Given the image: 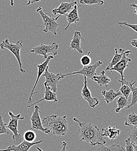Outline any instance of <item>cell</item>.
Wrapping results in <instances>:
<instances>
[{
    "label": "cell",
    "mask_w": 137,
    "mask_h": 151,
    "mask_svg": "<svg viewBox=\"0 0 137 151\" xmlns=\"http://www.w3.org/2000/svg\"><path fill=\"white\" fill-rule=\"evenodd\" d=\"M125 148L121 147V145L115 144H112L110 146H105L104 145H101L99 146L96 151H124Z\"/></svg>",
    "instance_id": "cb8c5ba5"
},
{
    "label": "cell",
    "mask_w": 137,
    "mask_h": 151,
    "mask_svg": "<svg viewBox=\"0 0 137 151\" xmlns=\"http://www.w3.org/2000/svg\"><path fill=\"white\" fill-rule=\"evenodd\" d=\"M103 64V62L100 60H98L95 64L88 66H83L82 69H81L80 70L77 72H74L72 73H70L67 74H64L62 75V78H64L65 77L69 76L74 75H82L84 77H86V78H92L94 76L97 75L96 70L97 68L99 66H100Z\"/></svg>",
    "instance_id": "52a82bcc"
},
{
    "label": "cell",
    "mask_w": 137,
    "mask_h": 151,
    "mask_svg": "<svg viewBox=\"0 0 137 151\" xmlns=\"http://www.w3.org/2000/svg\"><path fill=\"white\" fill-rule=\"evenodd\" d=\"M67 20L68 22L67 26L64 29V31H66L70 27V26L72 23H77V22H80V19L79 17L78 12V6L76 5L74 6V8L70 12L66 15Z\"/></svg>",
    "instance_id": "ac0fdd59"
},
{
    "label": "cell",
    "mask_w": 137,
    "mask_h": 151,
    "mask_svg": "<svg viewBox=\"0 0 137 151\" xmlns=\"http://www.w3.org/2000/svg\"><path fill=\"white\" fill-rule=\"evenodd\" d=\"M76 5H77V1H72L71 2H62L58 7L52 10V13L54 15L59 14V16L54 18L55 20L57 21L61 16H65L74 8Z\"/></svg>",
    "instance_id": "8fae6325"
},
{
    "label": "cell",
    "mask_w": 137,
    "mask_h": 151,
    "mask_svg": "<svg viewBox=\"0 0 137 151\" xmlns=\"http://www.w3.org/2000/svg\"><path fill=\"white\" fill-rule=\"evenodd\" d=\"M83 87L81 90V95L83 96L84 100L88 102L89 106L92 108H95L99 104L98 98L92 97L91 93L88 87V83L86 77H84Z\"/></svg>",
    "instance_id": "4fadbf2b"
},
{
    "label": "cell",
    "mask_w": 137,
    "mask_h": 151,
    "mask_svg": "<svg viewBox=\"0 0 137 151\" xmlns=\"http://www.w3.org/2000/svg\"><path fill=\"white\" fill-rule=\"evenodd\" d=\"M8 114L11 119L9 122L7 123L6 127L8 130L13 133L12 139L15 142V145H18L23 141V138L22 135L20 134L18 130V122L20 120H24L25 117H21L20 113L15 115L11 111L8 112Z\"/></svg>",
    "instance_id": "3957f363"
},
{
    "label": "cell",
    "mask_w": 137,
    "mask_h": 151,
    "mask_svg": "<svg viewBox=\"0 0 137 151\" xmlns=\"http://www.w3.org/2000/svg\"><path fill=\"white\" fill-rule=\"evenodd\" d=\"M43 76L45 77V83L49 86L51 90L55 93H57L58 88L57 85L59 80L63 78L61 73L54 74L52 72H50L49 70V66L47 67L45 72L43 74Z\"/></svg>",
    "instance_id": "9c48e42d"
},
{
    "label": "cell",
    "mask_w": 137,
    "mask_h": 151,
    "mask_svg": "<svg viewBox=\"0 0 137 151\" xmlns=\"http://www.w3.org/2000/svg\"><path fill=\"white\" fill-rule=\"evenodd\" d=\"M125 126L137 127V114L134 112L130 113L125 119Z\"/></svg>",
    "instance_id": "484cf974"
},
{
    "label": "cell",
    "mask_w": 137,
    "mask_h": 151,
    "mask_svg": "<svg viewBox=\"0 0 137 151\" xmlns=\"http://www.w3.org/2000/svg\"><path fill=\"white\" fill-rule=\"evenodd\" d=\"M116 102L117 104V108L115 110L116 113H119L121 110L125 108H127L129 105L128 98H125L123 95L120 96Z\"/></svg>",
    "instance_id": "d4e9b609"
},
{
    "label": "cell",
    "mask_w": 137,
    "mask_h": 151,
    "mask_svg": "<svg viewBox=\"0 0 137 151\" xmlns=\"http://www.w3.org/2000/svg\"><path fill=\"white\" fill-rule=\"evenodd\" d=\"M129 139L131 144L137 145V127H134L133 129L128 132Z\"/></svg>",
    "instance_id": "f1b7e54d"
},
{
    "label": "cell",
    "mask_w": 137,
    "mask_h": 151,
    "mask_svg": "<svg viewBox=\"0 0 137 151\" xmlns=\"http://www.w3.org/2000/svg\"><path fill=\"white\" fill-rule=\"evenodd\" d=\"M126 50H124V49L120 48L118 50L117 48H115V54L113 58L112 61L109 63L108 66L106 68V71L109 70L110 69H112L114 66H115L118 62H119L121 59H122V57L123 56Z\"/></svg>",
    "instance_id": "ffe728a7"
},
{
    "label": "cell",
    "mask_w": 137,
    "mask_h": 151,
    "mask_svg": "<svg viewBox=\"0 0 137 151\" xmlns=\"http://www.w3.org/2000/svg\"><path fill=\"white\" fill-rule=\"evenodd\" d=\"M44 140H40L37 142H34L32 143H30L26 142V141L23 140L20 144L18 145H11L8 147L7 148L4 150L0 149V151H28L32 147L38 145L40 143L43 142Z\"/></svg>",
    "instance_id": "9a60e30c"
},
{
    "label": "cell",
    "mask_w": 137,
    "mask_h": 151,
    "mask_svg": "<svg viewBox=\"0 0 137 151\" xmlns=\"http://www.w3.org/2000/svg\"><path fill=\"white\" fill-rule=\"evenodd\" d=\"M6 125H7V123L3 121L2 117L1 116L0 118V135L4 134H8L9 133V130L7 129L6 127Z\"/></svg>",
    "instance_id": "4dcf8cb0"
},
{
    "label": "cell",
    "mask_w": 137,
    "mask_h": 151,
    "mask_svg": "<svg viewBox=\"0 0 137 151\" xmlns=\"http://www.w3.org/2000/svg\"><path fill=\"white\" fill-rule=\"evenodd\" d=\"M44 88H45V91L44 92V97L42 99H40L39 101H36L35 103H33L32 105H28L27 106L28 108H30V107H31L32 106H35V105H37L38 104L40 103V102L43 101H54L55 102H58L57 98V93H54L46 83H44Z\"/></svg>",
    "instance_id": "2e32d148"
},
{
    "label": "cell",
    "mask_w": 137,
    "mask_h": 151,
    "mask_svg": "<svg viewBox=\"0 0 137 151\" xmlns=\"http://www.w3.org/2000/svg\"><path fill=\"white\" fill-rule=\"evenodd\" d=\"M130 6L133 7V8L135 9V10H134V14H136L137 15V4H134V3L131 4L130 5Z\"/></svg>",
    "instance_id": "8d00e7d4"
},
{
    "label": "cell",
    "mask_w": 137,
    "mask_h": 151,
    "mask_svg": "<svg viewBox=\"0 0 137 151\" xmlns=\"http://www.w3.org/2000/svg\"><path fill=\"white\" fill-rule=\"evenodd\" d=\"M41 0H28V2L26 4V6H28V5H30V4H35V3H36L38 2H39Z\"/></svg>",
    "instance_id": "e575fe53"
},
{
    "label": "cell",
    "mask_w": 137,
    "mask_h": 151,
    "mask_svg": "<svg viewBox=\"0 0 137 151\" xmlns=\"http://www.w3.org/2000/svg\"><path fill=\"white\" fill-rule=\"evenodd\" d=\"M61 145H62V148L60 151H67L66 150V147H67V142L65 141H62V142H59Z\"/></svg>",
    "instance_id": "836d02e7"
},
{
    "label": "cell",
    "mask_w": 137,
    "mask_h": 151,
    "mask_svg": "<svg viewBox=\"0 0 137 151\" xmlns=\"http://www.w3.org/2000/svg\"><path fill=\"white\" fill-rule=\"evenodd\" d=\"M1 116H0V118H1Z\"/></svg>",
    "instance_id": "60d3db41"
},
{
    "label": "cell",
    "mask_w": 137,
    "mask_h": 151,
    "mask_svg": "<svg viewBox=\"0 0 137 151\" xmlns=\"http://www.w3.org/2000/svg\"><path fill=\"white\" fill-rule=\"evenodd\" d=\"M1 50L7 49L15 57L20 65V70L21 73H25L26 71L22 68L20 58V50L23 48V41L18 40L16 43H11L8 39H5L0 44Z\"/></svg>",
    "instance_id": "277c9868"
},
{
    "label": "cell",
    "mask_w": 137,
    "mask_h": 151,
    "mask_svg": "<svg viewBox=\"0 0 137 151\" xmlns=\"http://www.w3.org/2000/svg\"><path fill=\"white\" fill-rule=\"evenodd\" d=\"M36 149H37V150H38L39 151H43L42 150H41V149H40V148L38 147H36Z\"/></svg>",
    "instance_id": "ab89813d"
},
{
    "label": "cell",
    "mask_w": 137,
    "mask_h": 151,
    "mask_svg": "<svg viewBox=\"0 0 137 151\" xmlns=\"http://www.w3.org/2000/svg\"><path fill=\"white\" fill-rule=\"evenodd\" d=\"M59 44L57 42H53L50 45H46L44 44H40L39 45L33 47L30 52L33 53L35 55H41L45 59L48 57V54H53V56H56L57 54V50L59 49Z\"/></svg>",
    "instance_id": "8992f818"
},
{
    "label": "cell",
    "mask_w": 137,
    "mask_h": 151,
    "mask_svg": "<svg viewBox=\"0 0 137 151\" xmlns=\"http://www.w3.org/2000/svg\"><path fill=\"white\" fill-rule=\"evenodd\" d=\"M89 54H90V52H89L87 55H85L80 58V62L83 66L90 65L91 63L92 60L91 57H89Z\"/></svg>",
    "instance_id": "f546056e"
},
{
    "label": "cell",
    "mask_w": 137,
    "mask_h": 151,
    "mask_svg": "<svg viewBox=\"0 0 137 151\" xmlns=\"http://www.w3.org/2000/svg\"><path fill=\"white\" fill-rule=\"evenodd\" d=\"M41 16L43 21V26L44 27L43 32L44 33L51 32L54 35H57V29L59 27V24L54 18H52L49 14H46L43 12L41 6H40L36 9Z\"/></svg>",
    "instance_id": "5b68a950"
},
{
    "label": "cell",
    "mask_w": 137,
    "mask_h": 151,
    "mask_svg": "<svg viewBox=\"0 0 137 151\" xmlns=\"http://www.w3.org/2000/svg\"><path fill=\"white\" fill-rule=\"evenodd\" d=\"M136 82V81H133V80L129 81V86L131 90V92L133 93V95H132V97H131V103L127 107V109H129L131 107L134 106L137 103V87L134 86Z\"/></svg>",
    "instance_id": "603a6c76"
},
{
    "label": "cell",
    "mask_w": 137,
    "mask_h": 151,
    "mask_svg": "<svg viewBox=\"0 0 137 151\" xmlns=\"http://www.w3.org/2000/svg\"><path fill=\"white\" fill-rule=\"evenodd\" d=\"M73 120L79 126L78 132L80 137V141H84L89 143L91 146L101 145L106 144V141L101 136L99 129L96 126L92 123L80 122L77 117H74Z\"/></svg>",
    "instance_id": "6da1fadb"
},
{
    "label": "cell",
    "mask_w": 137,
    "mask_h": 151,
    "mask_svg": "<svg viewBox=\"0 0 137 151\" xmlns=\"http://www.w3.org/2000/svg\"><path fill=\"white\" fill-rule=\"evenodd\" d=\"M36 134L32 130H27L23 134V140L30 143L34 142L36 139Z\"/></svg>",
    "instance_id": "4316f807"
},
{
    "label": "cell",
    "mask_w": 137,
    "mask_h": 151,
    "mask_svg": "<svg viewBox=\"0 0 137 151\" xmlns=\"http://www.w3.org/2000/svg\"><path fill=\"white\" fill-rule=\"evenodd\" d=\"M79 3L83 5H92L97 4L99 5H103L105 2L103 0H80Z\"/></svg>",
    "instance_id": "83f0119b"
},
{
    "label": "cell",
    "mask_w": 137,
    "mask_h": 151,
    "mask_svg": "<svg viewBox=\"0 0 137 151\" xmlns=\"http://www.w3.org/2000/svg\"><path fill=\"white\" fill-rule=\"evenodd\" d=\"M54 58V56L53 55H49L47 58L46 59L45 61L43 62V63H40L39 65H37V68H38V76H37V78H36V80L35 81V83L34 84V86L32 90V92H31V94L30 95L28 99V103H30L32 102V96L35 94H38V92H36L35 93V90L36 87V86L38 84V83L39 80L41 76L43 75V74L44 73V72H45L46 68L47 66H49V63L50 62V61L53 59Z\"/></svg>",
    "instance_id": "7c38bea8"
},
{
    "label": "cell",
    "mask_w": 137,
    "mask_h": 151,
    "mask_svg": "<svg viewBox=\"0 0 137 151\" xmlns=\"http://www.w3.org/2000/svg\"><path fill=\"white\" fill-rule=\"evenodd\" d=\"M40 111L39 106L38 105H35V110L30 117V121H31V125H32L30 130H37L41 131L45 134H50L51 132L43 126L42 121L40 116Z\"/></svg>",
    "instance_id": "ba28073f"
},
{
    "label": "cell",
    "mask_w": 137,
    "mask_h": 151,
    "mask_svg": "<svg viewBox=\"0 0 137 151\" xmlns=\"http://www.w3.org/2000/svg\"><path fill=\"white\" fill-rule=\"evenodd\" d=\"M85 42V40L82 37L80 32L79 31H75L71 39V42L70 43L68 51H77L79 54H82L83 51L81 46Z\"/></svg>",
    "instance_id": "5bb4252c"
},
{
    "label": "cell",
    "mask_w": 137,
    "mask_h": 151,
    "mask_svg": "<svg viewBox=\"0 0 137 151\" xmlns=\"http://www.w3.org/2000/svg\"><path fill=\"white\" fill-rule=\"evenodd\" d=\"M118 81H119L121 84V86L118 91H119L121 93L122 95L124 96L127 98H128L131 93V90L129 86V81H127L124 78L123 80H118Z\"/></svg>",
    "instance_id": "7402d4cb"
},
{
    "label": "cell",
    "mask_w": 137,
    "mask_h": 151,
    "mask_svg": "<svg viewBox=\"0 0 137 151\" xmlns=\"http://www.w3.org/2000/svg\"><path fill=\"white\" fill-rule=\"evenodd\" d=\"M125 148L124 151H134V148L133 144H131L129 138H127L125 141Z\"/></svg>",
    "instance_id": "d6a6232c"
},
{
    "label": "cell",
    "mask_w": 137,
    "mask_h": 151,
    "mask_svg": "<svg viewBox=\"0 0 137 151\" xmlns=\"http://www.w3.org/2000/svg\"><path fill=\"white\" fill-rule=\"evenodd\" d=\"M101 94L104 96V100L106 102L107 104H109L110 103L112 102L117 96L122 95L121 93L119 91H118L117 92H115L113 89H111L109 91L102 90Z\"/></svg>",
    "instance_id": "44dd1931"
},
{
    "label": "cell",
    "mask_w": 137,
    "mask_h": 151,
    "mask_svg": "<svg viewBox=\"0 0 137 151\" xmlns=\"http://www.w3.org/2000/svg\"><path fill=\"white\" fill-rule=\"evenodd\" d=\"M101 131L102 132H100L101 136L102 137H108L110 139L112 143L113 140L116 139L120 134V130L117 127L109 126L106 129L103 128Z\"/></svg>",
    "instance_id": "e0dca14e"
},
{
    "label": "cell",
    "mask_w": 137,
    "mask_h": 151,
    "mask_svg": "<svg viewBox=\"0 0 137 151\" xmlns=\"http://www.w3.org/2000/svg\"><path fill=\"white\" fill-rule=\"evenodd\" d=\"M118 24H119L120 26L123 27V29H124L125 27H128L132 29L133 30H134L137 33V24H129V23H127L125 22H118Z\"/></svg>",
    "instance_id": "1f68e13d"
},
{
    "label": "cell",
    "mask_w": 137,
    "mask_h": 151,
    "mask_svg": "<svg viewBox=\"0 0 137 151\" xmlns=\"http://www.w3.org/2000/svg\"><path fill=\"white\" fill-rule=\"evenodd\" d=\"M131 52V51H128L127 50L125 53L124 54L123 56L122 57V59L121 60L118 62L114 66L112 69L109 70L110 72L113 71H116L121 76V80L124 79V72L125 69L129 66L128 63L131 62V59L128 58V55Z\"/></svg>",
    "instance_id": "30bf717a"
},
{
    "label": "cell",
    "mask_w": 137,
    "mask_h": 151,
    "mask_svg": "<svg viewBox=\"0 0 137 151\" xmlns=\"http://www.w3.org/2000/svg\"><path fill=\"white\" fill-rule=\"evenodd\" d=\"M43 126L49 130L54 135L63 137L68 132L67 116H59L57 114L50 115L43 118Z\"/></svg>",
    "instance_id": "7a4b0ae2"
},
{
    "label": "cell",
    "mask_w": 137,
    "mask_h": 151,
    "mask_svg": "<svg viewBox=\"0 0 137 151\" xmlns=\"http://www.w3.org/2000/svg\"><path fill=\"white\" fill-rule=\"evenodd\" d=\"M91 79L96 82L100 86L107 87L111 82L110 78L106 75L104 70H102L100 75L95 76Z\"/></svg>",
    "instance_id": "d6986e66"
},
{
    "label": "cell",
    "mask_w": 137,
    "mask_h": 151,
    "mask_svg": "<svg viewBox=\"0 0 137 151\" xmlns=\"http://www.w3.org/2000/svg\"><path fill=\"white\" fill-rule=\"evenodd\" d=\"M10 5L11 6H13L14 5V0H10Z\"/></svg>",
    "instance_id": "74e56055"
},
{
    "label": "cell",
    "mask_w": 137,
    "mask_h": 151,
    "mask_svg": "<svg viewBox=\"0 0 137 151\" xmlns=\"http://www.w3.org/2000/svg\"><path fill=\"white\" fill-rule=\"evenodd\" d=\"M134 148V151H137V145H135V144H133Z\"/></svg>",
    "instance_id": "f35d334b"
},
{
    "label": "cell",
    "mask_w": 137,
    "mask_h": 151,
    "mask_svg": "<svg viewBox=\"0 0 137 151\" xmlns=\"http://www.w3.org/2000/svg\"><path fill=\"white\" fill-rule=\"evenodd\" d=\"M131 45L137 49V38L136 40H133L131 42Z\"/></svg>",
    "instance_id": "d590c367"
}]
</instances>
